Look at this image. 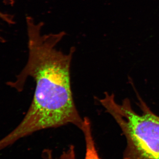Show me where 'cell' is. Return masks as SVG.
<instances>
[{"mask_svg": "<svg viewBox=\"0 0 159 159\" xmlns=\"http://www.w3.org/2000/svg\"><path fill=\"white\" fill-rule=\"evenodd\" d=\"M29 54L28 62L14 82L9 85L22 91L28 77L35 82L31 105L21 122L0 140V150L22 138L48 129L73 124L80 129L83 119L74 102L71 84L70 67L75 51L68 54L56 48L66 35L65 31L42 34L44 23L26 17Z\"/></svg>", "mask_w": 159, "mask_h": 159, "instance_id": "1", "label": "cell"}, {"mask_svg": "<svg viewBox=\"0 0 159 159\" xmlns=\"http://www.w3.org/2000/svg\"><path fill=\"white\" fill-rule=\"evenodd\" d=\"M42 156L43 159H77L75 147L73 145H70L57 157L54 156L52 151L48 149L43 151Z\"/></svg>", "mask_w": 159, "mask_h": 159, "instance_id": "4", "label": "cell"}, {"mask_svg": "<svg viewBox=\"0 0 159 159\" xmlns=\"http://www.w3.org/2000/svg\"><path fill=\"white\" fill-rule=\"evenodd\" d=\"M80 129L83 133L85 139L86 152L84 159H101L95 145L90 121L87 117L84 118Z\"/></svg>", "mask_w": 159, "mask_h": 159, "instance_id": "3", "label": "cell"}, {"mask_svg": "<svg viewBox=\"0 0 159 159\" xmlns=\"http://www.w3.org/2000/svg\"><path fill=\"white\" fill-rule=\"evenodd\" d=\"M0 19L6 22L7 24H9V25L14 24V20L12 16L6 14V13H3L1 11H0ZM0 39H2L1 34H0Z\"/></svg>", "mask_w": 159, "mask_h": 159, "instance_id": "5", "label": "cell"}, {"mask_svg": "<svg viewBox=\"0 0 159 159\" xmlns=\"http://www.w3.org/2000/svg\"><path fill=\"white\" fill-rule=\"evenodd\" d=\"M139 100L141 115L134 110L128 99L119 104L113 94L106 92L104 97L99 99L127 140L124 159H159V116L142 99Z\"/></svg>", "mask_w": 159, "mask_h": 159, "instance_id": "2", "label": "cell"}, {"mask_svg": "<svg viewBox=\"0 0 159 159\" xmlns=\"http://www.w3.org/2000/svg\"><path fill=\"white\" fill-rule=\"evenodd\" d=\"M4 2L7 5H12L14 4V0H4Z\"/></svg>", "mask_w": 159, "mask_h": 159, "instance_id": "6", "label": "cell"}]
</instances>
